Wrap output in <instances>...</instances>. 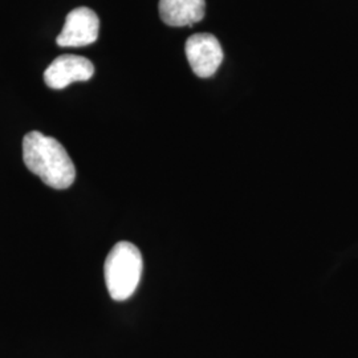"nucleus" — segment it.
<instances>
[{
	"label": "nucleus",
	"mask_w": 358,
	"mask_h": 358,
	"mask_svg": "<svg viewBox=\"0 0 358 358\" xmlns=\"http://www.w3.org/2000/svg\"><path fill=\"white\" fill-rule=\"evenodd\" d=\"M94 75V65L87 57L62 55L44 72V81L52 90H64L77 81H88Z\"/></svg>",
	"instance_id": "nucleus-5"
},
{
	"label": "nucleus",
	"mask_w": 358,
	"mask_h": 358,
	"mask_svg": "<svg viewBox=\"0 0 358 358\" xmlns=\"http://www.w3.org/2000/svg\"><path fill=\"white\" fill-rule=\"evenodd\" d=\"M23 159L29 171L56 190H65L76 178V169L64 146L53 137L31 131L23 140Z\"/></svg>",
	"instance_id": "nucleus-1"
},
{
	"label": "nucleus",
	"mask_w": 358,
	"mask_h": 358,
	"mask_svg": "<svg viewBox=\"0 0 358 358\" xmlns=\"http://www.w3.org/2000/svg\"><path fill=\"white\" fill-rule=\"evenodd\" d=\"M159 16L170 27H190L206 13L205 0H159Z\"/></svg>",
	"instance_id": "nucleus-6"
},
{
	"label": "nucleus",
	"mask_w": 358,
	"mask_h": 358,
	"mask_svg": "<svg viewBox=\"0 0 358 358\" xmlns=\"http://www.w3.org/2000/svg\"><path fill=\"white\" fill-rule=\"evenodd\" d=\"M141 251L133 243L120 242L106 256L103 264L108 292L115 301H124L136 292L141 280Z\"/></svg>",
	"instance_id": "nucleus-2"
},
{
	"label": "nucleus",
	"mask_w": 358,
	"mask_h": 358,
	"mask_svg": "<svg viewBox=\"0 0 358 358\" xmlns=\"http://www.w3.org/2000/svg\"><path fill=\"white\" fill-rule=\"evenodd\" d=\"M185 52L192 72L198 77L214 76L223 62V50L214 35L195 34L187 38Z\"/></svg>",
	"instance_id": "nucleus-3"
},
{
	"label": "nucleus",
	"mask_w": 358,
	"mask_h": 358,
	"mask_svg": "<svg viewBox=\"0 0 358 358\" xmlns=\"http://www.w3.org/2000/svg\"><path fill=\"white\" fill-rule=\"evenodd\" d=\"M100 19L88 7H78L66 15L63 31L56 38L60 47H85L99 38Z\"/></svg>",
	"instance_id": "nucleus-4"
}]
</instances>
